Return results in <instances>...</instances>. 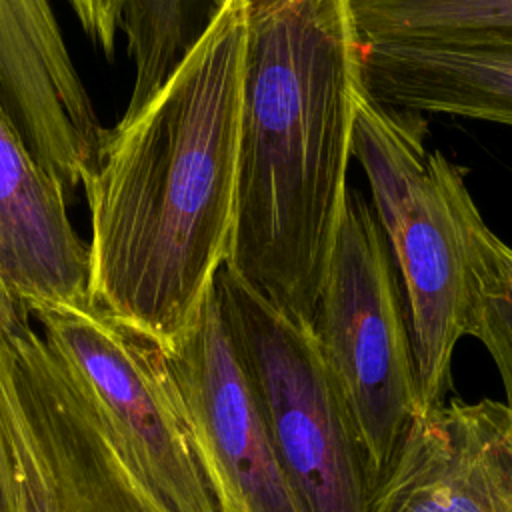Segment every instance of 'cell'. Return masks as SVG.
Instances as JSON below:
<instances>
[{
    "label": "cell",
    "instance_id": "4fadbf2b",
    "mask_svg": "<svg viewBox=\"0 0 512 512\" xmlns=\"http://www.w3.org/2000/svg\"><path fill=\"white\" fill-rule=\"evenodd\" d=\"M82 30L108 60L116 36L128 40L134 88L124 120L138 114L172 78L228 0H66Z\"/></svg>",
    "mask_w": 512,
    "mask_h": 512
},
{
    "label": "cell",
    "instance_id": "5b68a950",
    "mask_svg": "<svg viewBox=\"0 0 512 512\" xmlns=\"http://www.w3.org/2000/svg\"><path fill=\"white\" fill-rule=\"evenodd\" d=\"M0 420L18 512H172L120 450L72 368L30 324L0 328Z\"/></svg>",
    "mask_w": 512,
    "mask_h": 512
},
{
    "label": "cell",
    "instance_id": "e0dca14e",
    "mask_svg": "<svg viewBox=\"0 0 512 512\" xmlns=\"http://www.w3.org/2000/svg\"><path fill=\"white\" fill-rule=\"evenodd\" d=\"M28 310L12 296V292L6 288V284L0 278V328H18L24 324H30Z\"/></svg>",
    "mask_w": 512,
    "mask_h": 512
},
{
    "label": "cell",
    "instance_id": "9a60e30c",
    "mask_svg": "<svg viewBox=\"0 0 512 512\" xmlns=\"http://www.w3.org/2000/svg\"><path fill=\"white\" fill-rule=\"evenodd\" d=\"M468 334L482 342L500 374L512 410V248L478 216L470 230Z\"/></svg>",
    "mask_w": 512,
    "mask_h": 512
},
{
    "label": "cell",
    "instance_id": "277c9868",
    "mask_svg": "<svg viewBox=\"0 0 512 512\" xmlns=\"http://www.w3.org/2000/svg\"><path fill=\"white\" fill-rule=\"evenodd\" d=\"M312 334L374 492L420 414V400L398 270L374 206L358 190H348Z\"/></svg>",
    "mask_w": 512,
    "mask_h": 512
},
{
    "label": "cell",
    "instance_id": "6da1fadb",
    "mask_svg": "<svg viewBox=\"0 0 512 512\" xmlns=\"http://www.w3.org/2000/svg\"><path fill=\"white\" fill-rule=\"evenodd\" d=\"M248 0H228L162 90L106 130L84 182L90 302L168 344L224 266L236 212Z\"/></svg>",
    "mask_w": 512,
    "mask_h": 512
},
{
    "label": "cell",
    "instance_id": "8fae6325",
    "mask_svg": "<svg viewBox=\"0 0 512 512\" xmlns=\"http://www.w3.org/2000/svg\"><path fill=\"white\" fill-rule=\"evenodd\" d=\"M64 192L0 110V278L28 314L90 302V250Z\"/></svg>",
    "mask_w": 512,
    "mask_h": 512
},
{
    "label": "cell",
    "instance_id": "7a4b0ae2",
    "mask_svg": "<svg viewBox=\"0 0 512 512\" xmlns=\"http://www.w3.org/2000/svg\"><path fill=\"white\" fill-rule=\"evenodd\" d=\"M364 90L348 0H248L236 212L224 266L312 330Z\"/></svg>",
    "mask_w": 512,
    "mask_h": 512
},
{
    "label": "cell",
    "instance_id": "52a82bcc",
    "mask_svg": "<svg viewBox=\"0 0 512 512\" xmlns=\"http://www.w3.org/2000/svg\"><path fill=\"white\" fill-rule=\"evenodd\" d=\"M30 314L160 500L172 512H220L162 346L92 302Z\"/></svg>",
    "mask_w": 512,
    "mask_h": 512
},
{
    "label": "cell",
    "instance_id": "3957f363",
    "mask_svg": "<svg viewBox=\"0 0 512 512\" xmlns=\"http://www.w3.org/2000/svg\"><path fill=\"white\" fill-rule=\"evenodd\" d=\"M352 156L366 172L404 286L422 414L446 402L454 348L468 334L470 230L480 212L464 168L428 148L420 112L382 106L364 94Z\"/></svg>",
    "mask_w": 512,
    "mask_h": 512
},
{
    "label": "cell",
    "instance_id": "2e32d148",
    "mask_svg": "<svg viewBox=\"0 0 512 512\" xmlns=\"http://www.w3.org/2000/svg\"><path fill=\"white\" fill-rule=\"evenodd\" d=\"M0 512H18V480L12 448L0 420Z\"/></svg>",
    "mask_w": 512,
    "mask_h": 512
},
{
    "label": "cell",
    "instance_id": "ba28073f",
    "mask_svg": "<svg viewBox=\"0 0 512 512\" xmlns=\"http://www.w3.org/2000/svg\"><path fill=\"white\" fill-rule=\"evenodd\" d=\"M162 352L220 512H306L282 468L214 282Z\"/></svg>",
    "mask_w": 512,
    "mask_h": 512
},
{
    "label": "cell",
    "instance_id": "8992f818",
    "mask_svg": "<svg viewBox=\"0 0 512 512\" xmlns=\"http://www.w3.org/2000/svg\"><path fill=\"white\" fill-rule=\"evenodd\" d=\"M214 286L282 468L306 512H370L364 458L312 330L226 266Z\"/></svg>",
    "mask_w": 512,
    "mask_h": 512
},
{
    "label": "cell",
    "instance_id": "9c48e42d",
    "mask_svg": "<svg viewBox=\"0 0 512 512\" xmlns=\"http://www.w3.org/2000/svg\"><path fill=\"white\" fill-rule=\"evenodd\" d=\"M0 110L44 170L68 190L84 186L106 128L50 0H0Z\"/></svg>",
    "mask_w": 512,
    "mask_h": 512
},
{
    "label": "cell",
    "instance_id": "30bf717a",
    "mask_svg": "<svg viewBox=\"0 0 512 512\" xmlns=\"http://www.w3.org/2000/svg\"><path fill=\"white\" fill-rule=\"evenodd\" d=\"M370 512H512V410L482 398L418 414Z\"/></svg>",
    "mask_w": 512,
    "mask_h": 512
},
{
    "label": "cell",
    "instance_id": "5bb4252c",
    "mask_svg": "<svg viewBox=\"0 0 512 512\" xmlns=\"http://www.w3.org/2000/svg\"><path fill=\"white\" fill-rule=\"evenodd\" d=\"M366 42L512 44V0H350Z\"/></svg>",
    "mask_w": 512,
    "mask_h": 512
},
{
    "label": "cell",
    "instance_id": "7c38bea8",
    "mask_svg": "<svg viewBox=\"0 0 512 512\" xmlns=\"http://www.w3.org/2000/svg\"><path fill=\"white\" fill-rule=\"evenodd\" d=\"M362 80L382 106L512 126V44L362 42Z\"/></svg>",
    "mask_w": 512,
    "mask_h": 512
}]
</instances>
